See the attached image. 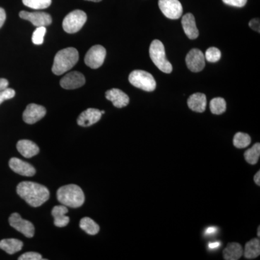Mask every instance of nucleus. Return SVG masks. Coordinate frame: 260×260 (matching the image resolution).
I'll return each instance as SVG.
<instances>
[{
    "instance_id": "obj_1",
    "label": "nucleus",
    "mask_w": 260,
    "mask_h": 260,
    "mask_svg": "<svg viewBox=\"0 0 260 260\" xmlns=\"http://www.w3.org/2000/svg\"><path fill=\"white\" fill-rule=\"evenodd\" d=\"M17 192L29 205L41 206L49 198V191L46 186L32 181H22L17 186Z\"/></svg>"
},
{
    "instance_id": "obj_2",
    "label": "nucleus",
    "mask_w": 260,
    "mask_h": 260,
    "mask_svg": "<svg viewBox=\"0 0 260 260\" xmlns=\"http://www.w3.org/2000/svg\"><path fill=\"white\" fill-rule=\"evenodd\" d=\"M79 59V54L76 49L73 47L61 49L56 53L54 57L52 72L56 75L64 74L71 70Z\"/></svg>"
},
{
    "instance_id": "obj_3",
    "label": "nucleus",
    "mask_w": 260,
    "mask_h": 260,
    "mask_svg": "<svg viewBox=\"0 0 260 260\" xmlns=\"http://www.w3.org/2000/svg\"><path fill=\"white\" fill-rule=\"evenodd\" d=\"M57 200L61 205L70 208H79L85 202V195L81 188L76 184L61 186L58 189Z\"/></svg>"
},
{
    "instance_id": "obj_4",
    "label": "nucleus",
    "mask_w": 260,
    "mask_h": 260,
    "mask_svg": "<svg viewBox=\"0 0 260 260\" xmlns=\"http://www.w3.org/2000/svg\"><path fill=\"white\" fill-rule=\"evenodd\" d=\"M150 59L160 71L165 73H171L172 72V65L168 60L166 56L165 48L162 43L159 40L152 42L149 49Z\"/></svg>"
},
{
    "instance_id": "obj_5",
    "label": "nucleus",
    "mask_w": 260,
    "mask_h": 260,
    "mask_svg": "<svg viewBox=\"0 0 260 260\" xmlns=\"http://www.w3.org/2000/svg\"><path fill=\"white\" fill-rule=\"evenodd\" d=\"M129 83L145 91L151 92L156 88V82L153 75L144 70H134L130 73Z\"/></svg>"
},
{
    "instance_id": "obj_6",
    "label": "nucleus",
    "mask_w": 260,
    "mask_h": 260,
    "mask_svg": "<svg viewBox=\"0 0 260 260\" xmlns=\"http://www.w3.org/2000/svg\"><path fill=\"white\" fill-rule=\"evenodd\" d=\"M87 20V15L82 10H76L71 12L65 17L62 26L65 32L75 34L83 28Z\"/></svg>"
},
{
    "instance_id": "obj_7",
    "label": "nucleus",
    "mask_w": 260,
    "mask_h": 260,
    "mask_svg": "<svg viewBox=\"0 0 260 260\" xmlns=\"http://www.w3.org/2000/svg\"><path fill=\"white\" fill-rule=\"evenodd\" d=\"M107 56L105 48L101 45L93 46L89 49L85 56V63L92 69H98L104 64Z\"/></svg>"
},
{
    "instance_id": "obj_8",
    "label": "nucleus",
    "mask_w": 260,
    "mask_h": 260,
    "mask_svg": "<svg viewBox=\"0 0 260 260\" xmlns=\"http://www.w3.org/2000/svg\"><path fill=\"white\" fill-rule=\"evenodd\" d=\"M158 6L162 14L172 20L180 18L183 8L179 0H158Z\"/></svg>"
},
{
    "instance_id": "obj_9",
    "label": "nucleus",
    "mask_w": 260,
    "mask_h": 260,
    "mask_svg": "<svg viewBox=\"0 0 260 260\" xmlns=\"http://www.w3.org/2000/svg\"><path fill=\"white\" fill-rule=\"evenodd\" d=\"M10 225L25 237L32 238L35 233V228L28 220H24L18 213L12 214L9 218Z\"/></svg>"
},
{
    "instance_id": "obj_10",
    "label": "nucleus",
    "mask_w": 260,
    "mask_h": 260,
    "mask_svg": "<svg viewBox=\"0 0 260 260\" xmlns=\"http://www.w3.org/2000/svg\"><path fill=\"white\" fill-rule=\"evenodd\" d=\"M19 16L24 20H28L37 27H47L52 23V18L50 15L44 12H34L29 13L27 11H21L19 13Z\"/></svg>"
},
{
    "instance_id": "obj_11",
    "label": "nucleus",
    "mask_w": 260,
    "mask_h": 260,
    "mask_svg": "<svg viewBox=\"0 0 260 260\" xmlns=\"http://www.w3.org/2000/svg\"><path fill=\"white\" fill-rule=\"evenodd\" d=\"M186 66L194 73H198L204 69L205 58L203 51L198 49H193L186 56Z\"/></svg>"
},
{
    "instance_id": "obj_12",
    "label": "nucleus",
    "mask_w": 260,
    "mask_h": 260,
    "mask_svg": "<svg viewBox=\"0 0 260 260\" xmlns=\"http://www.w3.org/2000/svg\"><path fill=\"white\" fill-rule=\"evenodd\" d=\"M46 114H47V110L45 108L38 104H30L24 111L23 121L28 124H35L44 118Z\"/></svg>"
},
{
    "instance_id": "obj_13",
    "label": "nucleus",
    "mask_w": 260,
    "mask_h": 260,
    "mask_svg": "<svg viewBox=\"0 0 260 260\" xmlns=\"http://www.w3.org/2000/svg\"><path fill=\"white\" fill-rule=\"evenodd\" d=\"M85 83V77L79 72H71L63 77L60 80L61 86L67 90L79 88Z\"/></svg>"
},
{
    "instance_id": "obj_14",
    "label": "nucleus",
    "mask_w": 260,
    "mask_h": 260,
    "mask_svg": "<svg viewBox=\"0 0 260 260\" xmlns=\"http://www.w3.org/2000/svg\"><path fill=\"white\" fill-rule=\"evenodd\" d=\"M9 166L13 172L24 177H32L35 175V168L28 162L23 161L20 159L17 158L10 159Z\"/></svg>"
},
{
    "instance_id": "obj_15",
    "label": "nucleus",
    "mask_w": 260,
    "mask_h": 260,
    "mask_svg": "<svg viewBox=\"0 0 260 260\" xmlns=\"http://www.w3.org/2000/svg\"><path fill=\"white\" fill-rule=\"evenodd\" d=\"M107 100L112 102L116 108L125 107L129 104V98L122 90L118 88H112L106 92Z\"/></svg>"
},
{
    "instance_id": "obj_16",
    "label": "nucleus",
    "mask_w": 260,
    "mask_h": 260,
    "mask_svg": "<svg viewBox=\"0 0 260 260\" xmlns=\"http://www.w3.org/2000/svg\"><path fill=\"white\" fill-rule=\"evenodd\" d=\"M102 112L96 109H86L78 117V124L81 126H90L95 124L102 118Z\"/></svg>"
},
{
    "instance_id": "obj_17",
    "label": "nucleus",
    "mask_w": 260,
    "mask_h": 260,
    "mask_svg": "<svg viewBox=\"0 0 260 260\" xmlns=\"http://www.w3.org/2000/svg\"><path fill=\"white\" fill-rule=\"evenodd\" d=\"M181 25L186 37L189 39H195L199 36V30L197 28L194 15L191 13L184 15L181 19Z\"/></svg>"
},
{
    "instance_id": "obj_18",
    "label": "nucleus",
    "mask_w": 260,
    "mask_h": 260,
    "mask_svg": "<svg viewBox=\"0 0 260 260\" xmlns=\"http://www.w3.org/2000/svg\"><path fill=\"white\" fill-rule=\"evenodd\" d=\"M19 153L26 158H32L39 153V148L34 142L28 140H21L17 144Z\"/></svg>"
},
{
    "instance_id": "obj_19",
    "label": "nucleus",
    "mask_w": 260,
    "mask_h": 260,
    "mask_svg": "<svg viewBox=\"0 0 260 260\" xmlns=\"http://www.w3.org/2000/svg\"><path fill=\"white\" fill-rule=\"evenodd\" d=\"M187 105L194 112H204L207 106L206 95L201 93L192 94L188 99Z\"/></svg>"
},
{
    "instance_id": "obj_20",
    "label": "nucleus",
    "mask_w": 260,
    "mask_h": 260,
    "mask_svg": "<svg viewBox=\"0 0 260 260\" xmlns=\"http://www.w3.org/2000/svg\"><path fill=\"white\" fill-rule=\"evenodd\" d=\"M68 213V209L65 205H56L53 208L52 215L56 227H65L69 223L70 218L66 215Z\"/></svg>"
},
{
    "instance_id": "obj_21",
    "label": "nucleus",
    "mask_w": 260,
    "mask_h": 260,
    "mask_svg": "<svg viewBox=\"0 0 260 260\" xmlns=\"http://www.w3.org/2000/svg\"><path fill=\"white\" fill-rule=\"evenodd\" d=\"M243 249L241 244L238 243H230L224 249V259L226 260H238L243 255Z\"/></svg>"
},
{
    "instance_id": "obj_22",
    "label": "nucleus",
    "mask_w": 260,
    "mask_h": 260,
    "mask_svg": "<svg viewBox=\"0 0 260 260\" xmlns=\"http://www.w3.org/2000/svg\"><path fill=\"white\" fill-rule=\"evenodd\" d=\"M23 246V242L18 239H6L0 241V249L9 254H13L21 250Z\"/></svg>"
},
{
    "instance_id": "obj_23",
    "label": "nucleus",
    "mask_w": 260,
    "mask_h": 260,
    "mask_svg": "<svg viewBox=\"0 0 260 260\" xmlns=\"http://www.w3.org/2000/svg\"><path fill=\"white\" fill-rule=\"evenodd\" d=\"M245 258L248 259H255L260 254V241L258 239H253L246 243L245 249L243 251Z\"/></svg>"
},
{
    "instance_id": "obj_24",
    "label": "nucleus",
    "mask_w": 260,
    "mask_h": 260,
    "mask_svg": "<svg viewBox=\"0 0 260 260\" xmlns=\"http://www.w3.org/2000/svg\"><path fill=\"white\" fill-rule=\"evenodd\" d=\"M80 227L89 235H95L100 230L99 225L88 217H85L80 220Z\"/></svg>"
},
{
    "instance_id": "obj_25",
    "label": "nucleus",
    "mask_w": 260,
    "mask_h": 260,
    "mask_svg": "<svg viewBox=\"0 0 260 260\" xmlns=\"http://www.w3.org/2000/svg\"><path fill=\"white\" fill-rule=\"evenodd\" d=\"M210 109L213 114L220 115L226 110V102L223 98H214L210 101Z\"/></svg>"
},
{
    "instance_id": "obj_26",
    "label": "nucleus",
    "mask_w": 260,
    "mask_h": 260,
    "mask_svg": "<svg viewBox=\"0 0 260 260\" xmlns=\"http://www.w3.org/2000/svg\"><path fill=\"white\" fill-rule=\"evenodd\" d=\"M260 156V144L256 143L252 148L248 149L244 153V158L246 161L251 165H254L259 160Z\"/></svg>"
},
{
    "instance_id": "obj_27",
    "label": "nucleus",
    "mask_w": 260,
    "mask_h": 260,
    "mask_svg": "<svg viewBox=\"0 0 260 260\" xmlns=\"http://www.w3.org/2000/svg\"><path fill=\"white\" fill-rule=\"evenodd\" d=\"M234 146L237 148H245L249 146L251 143V138L249 135L246 133H237L234 135L233 140Z\"/></svg>"
},
{
    "instance_id": "obj_28",
    "label": "nucleus",
    "mask_w": 260,
    "mask_h": 260,
    "mask_svg": "<svg viewBox=\"0 0 260 260\" xmlns=\"http://www.w3.org/2000/svg\"><path fill=\"white\" fill-rule=\"evenodd\" d=\"M23 3L32 9L42 10L50 6L51 0H23Z\"/></svg>"
},
{
    "instance_id": "obj_29",
    "label": "nucleus",
    "mask_w": 260,
    "mask_h": 260,
    "mask_svg": "<svg viewBox=\"0 0 260 260\" xmlns=\"http://www.w3.org/2000/svg\"><path fill=\"white\" fill-rule=\"evenodd\" d=\"M47 28L46 27H37L34 30L32 36V42L36 45H41L44 43V37H45Z\"/></svg>"
},
{
    "instance_id": "obj_30",
    "label": "nucleus",
    "mask_w": 260,
    "mask_h": 260,
    "mask_svg": "<svg viewBox=\"0 0 260 260\" xmlns=\"http://www.w3.org/2000/svg\"><path fill=\"white\" fill-rule=\"evenodd\" d=\"M221 57V52L215 47H210L205 52V59L209 62H217Z\"/></svg>"
},
{
    "instance_id": "obj_31",
    "label": "nucleus",
    "mask_w": 260,
    "mask_h": 260,
    "mask_svg": "<svg viewBox=\"0 0 260 260\" xmlns=\"http://www.w3.org/2000/svg\"><path fill=\"white\" fill-rule=\"evenodd\" d=\"M15 95V91L13 89L7 88L4 90H0V104H3L5 101L13 99Z\"/></svg>"
},
{
    "instance_id": "obj_32",
    "label": "nucleus",
    "mask_w": 260,
    "mask_h": 260,
    "mask_svg": "<svg viewBox=\"0 0 260 260\" xmlns=\"http://www.w3.org/2000/svg\"><path fill=\"white\" fill-rule=\"evenodd\" d=\"M19 260H42L43 259L42 256L40 254L37 252H30L25 253L22 254L20 257L18 258Z\"/></svg>"
},
{
    "instance_id": "obj_33",
    "label": "nucleus",
    "mask_w": 260,
    "mask_h": 260,
    "mask_svg": "<svg viewBox=\"0 0 260 260\" xmlns=\"http://www.w3.org/2000/svg\"><path fill=\"white\" fill-rule=\"evenodd\" d=\"M225 5L230 6L236 7V8H243L245 6L247 0H223Z\"/></svg>"
},
{
    "instance_id": "obj_34",
    "label": "nucleus",
    "mask_w": 260,
    "mask_h": 260,
    "mask_svg": "<svg viewBox=\"0 0 260 260\" xmlns=\"http://www.w3.org/2000/svg\"><path fill=\"white\" fill-rule=\"evenodd\" d=\"M259 18L253 19L249 22V27L255 31L259 32Z\"/></svg>"
},
{
    "instance_id": "obj_35",
    "label": "nucleus",
    "mask_w": 260,
    "mask_h": 260,
    "mask_svg": "<svg viewBox=\"0 0 260 260\" xmlns=\"http://www.w3.org/2000/svg\"><path fill=\"white\" fill-rule=\"evenodd\" d=\"M5 20H6V13L3 8H0V28L4 25Z\"/></svg>"
},
{
    "instance_id": "obj_36",
    "label": "nucleus",
    "mask_w": 260,
    "mask_h": 260,
    "mask_svg": "<svg viewBox=\"0 0 260 260\" xmlns=\"http://www.w3.org/2000/svg\"><path fill=\"white\" fill-rule=\"evenodd\" d=\"M8 80L5 78H0V90H4V89L8 88Z\"/></svg>"
},
{
    "instance_id": "obj_37",
    "label": "nucleus",
    "mask_w": 260,
    "mask_h": 260,
    "mask_svg": "<svg viewBox=\"0 0 260 260\" xmlns=\"http://www.w3.org/2000/svg\"><path fill=\"white\" fill-rule=\"evenodd\" d=\"M217 229L216 228L214 227H210L208 228V229H207L206 231H205V234H207V235H211V234H215V233L217 232Z\"/></svg>"
},
{
    "instance_id": "obj_38",
    "label": "nucleus",
    "mask_w": 260,
    "mask_h": 260,
    "mask_svg": "<svg viewBox=\"0 0 260 260\" xmlns=\"http://www.w3.org/2000/svg\"><path fill=\"white\" fill-rule=\"evenodd\" d=\"M220 246V243L218 242H215L213 243H210L209 244V248L211 249H217V248L219 247Z\"/></svg>"
},
{
    "instance_id": "obj_39",
    "label": "nucleus",
    "mask_w": 260,
    "mask_h": 260,
    "mask_svg": "<svg viewBox=\"0 0 260 260\" xmlns=\"http://www.w3.org/2000/svg\"><path fill=\"white\" fill-rule=\"evenodd\" d=\"M254 182L256 183V185L259 186L260 185V172H258L255 174V176H254Z\"/></svg>"
},
{
    "instance_id": "obj_40",
    "label": "nucleus",
    "mask_w": 260,
    "mask_h": 260,
    "mask_svg": "<svg viewBox=\"0 0 260 260\" xmlns=\"http://www.w3.org/2000/svg\"><path fill=\"white\" fill-rule=\"evenodd\" d=\"M86 1L94 2V3H99V2L102 1V0H86Z\"/></svg>"
},
{
    "instance_id": "obj_41",
    "label": "nucleus",
    "mask_w": 260,
    "mask_h": 260,
    "mask_svg": "<svg viewBox=\"0 0 260 260\" xmlns=\"http://www.w3.org/2000/svg\"><path fill=\"white\" fill-rule=\"evenodd\" d=\"M259 230H260V228L259 226V228H258V237H259V236H260Z\"/></svg>"
},
{
    "instance_id": "obj_42",
    "label": "nucleus",
    "mask_w": 260,
    "mask_h": 260,
    "mask_svg": "<svg viewBox=\"0 0 260 260\" xmlns=\"http://www.w3.org/2000/svg\"><path fill=\"white\" fill-rule=\"evenodd\" d=\"M101 112H102V114H105V111H101Z\"/></svg>"
}]
</instances>
